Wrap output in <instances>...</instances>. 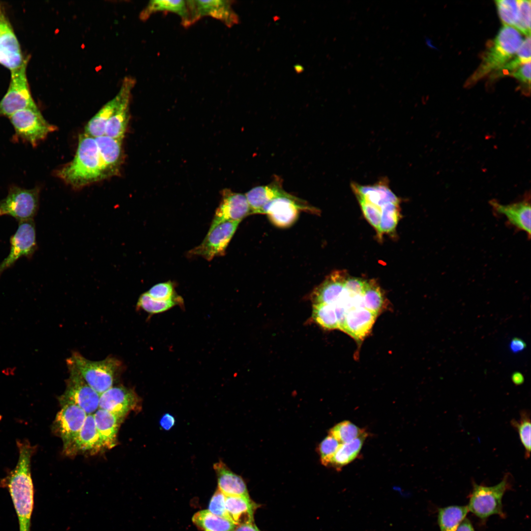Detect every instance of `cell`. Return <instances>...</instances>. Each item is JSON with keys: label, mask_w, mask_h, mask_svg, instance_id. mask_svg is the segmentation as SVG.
I'll list each match as a JSON object with an SVG mask.
<instances>
[{"label": "cell", "mask_w": 531, "mask_h": 531, "mask_svg": "<svg viewBox=\"0 0 531 531\" xmlns=\"http://www.w3.org/2000/svg\"><path fill=\"white\" fill-rule=\"evenodd\" d=\"M19 459L16 467L1 480L7 488L18 518L20 531H30L33 507V486L31 459L35 447L27 440L17 441Z\"/></svg>", "instance_id": "6da1fadb"}, {"label": "cell", "mask_w": 531, "mask_h": 531, "mask_svg": "<svg viewBox=\"0 0 531 531\" xmlns=\"http://www.w3.org/2000/svg\"><path fill=\"white\" fill-rule=\"evenodd\" d=\"M56 174L75 188L107 178L94 138L85 133L80 134L73 159L58 170Z\"/></svg>", "instance_id": "7a4b0ae2"}, {"label": "cell", "mask_w": 531, "mask_h": 531, "mask_svg": "<svg viewBox=\"0 0 531 531\" xmlns=\"http://www.w3.org/2000/svg\"><path fill=\"white\" fill-rule=\"evenodd\" d=\"M523 41L521 33L515 28L504 25L491 41L482 56V61L465 86L472 87L490 73L500 69L516 54Z\"/></svg>", "instance_id": "3957f363"}, {"label": "cell", "mask_w": 531, "mask_h": 531, "mask_svg": "<svg viewBox=\"0 0 531 531\" xmlns=\"http://www.w3.org/2000/svg\"><path fill=\"white\" fill-rule=\"evenodd\" d=\"M71 357L86 383L99 395L113 386L121 366L120 360L112 356L91 361L75 352Z\"/></svg>", "instance_id": "277c9868"}, {"label": "cell", "mask_w": 531, "mask_h": 531, "mask_svg": "<svg viewBox=\"0 0 531 531\" xmlns=\"http://www.w3.org/2000/svg\"><path fill=\"white\" fill-rule=\"evenodd\" d=\"M510 484L508 473L494 486H486L473 483L467 505L469 511L482 520L493 515L504 518L502 499L505 492L511 487Z\"/></svg>", "instance_id": "5b68a950"}, {"label": "cell", "mask_w": 531, "mask_h": 531, "mask_svg": "<svg viewBox=\"0 0 531 531\" xmlns=\"http://www.w3.org/2000/svg\"><path fill=\"white\" fill-rule=\"evenodd\" d=\"M29 60L27 57L20 67L11 71L8 89L0 101V117L9 118L18 111L38 108L32 97L27 79Z\"/></svg>", "instance_id": "8992f818"}, {"label": "cell", "mask_w": 531, "mask_h": 531, "mask_svg": "<svg viewBox=\"0 0 531 531\" xmlns=\"http://www.w3.org/2000/svg\"><path fill=\"white\" fill-rule=\"evenodd\" d=\"M14 129L16 140H20L35 147L57 127L48 122L38 108L18 111L9 117Z\"/></svg>", "instance_id": "52a82bcc"}, {"label": "cell", "mask_w": 531, "mask_h": 531, "mask_svg": "<svg viewBox=\"0 0 531 531\" xmlns=\"http://www.w3.org/2000/svg\"><path fill=\"white\" fill-rule=\"evenodd\" d=\"M66 363L69 376L65 390L59 398L60 405L74 404L87 414H93L99 408L100 395L86 383L71 357L67 359Z\"/></svg>", "instance_id": "ba28073f"}, {"label": "cell", "mask_w": 531, "mask_h": 531, "mask_svg": "<svg viewBox=\"0 0 531 531\" xmlns=\"http://www.w3.org/2000/svg\"><path fill=\"white\" fill-rule=\"evenodd\" d=\"M40 188L25 189L11 185L0 201V216L8 215L19 222L33 219L39 205Z\"/></svg>", "instance_id": "9c48e42d"}, {"label": "cell", "mask_w": 531, "mask_h": 531, "mask_svg": "<svg viewBox=\"0 0 531 531\" xmlns=\"http://www.w3.org/2000/svg\"><path fill=\"white\" fill-rule=\"evenodd\" d=\"M318 212L306 202L287 192L266 205L261 214H266L271 223L280 228H287L297 220L300 211Z\"/></svg>", "instance_id": "30bf717a"}, {"label": "cell", "mask_w": 531, "mask_h": 531, "mask_svg": "<svg viewBox=\"0 0 531 531\" xmlns=\"http://www.w3.org/2000/svg\"><path fill=\"white\" fill-rule=\"evenodd\" d=\"M240 221H225L210 226L203 241L187 253L189 257L200 256L208 261L223 256Z\"/></svg>", "instance_id": "8fae6325"}, {"label": "cell", "mask_w": 531, "mask_h": 531, "mask_svg": "<svg viewBox=\"0 0 531 531\" xmlns=\"http://www.w3.org/2000/svg\"><path fill=\"white\" fill-rule=\"evenodd\" d=\"M8 255L0 263V276L20 258L30 259L37 249L36 229L33 219L19 222L16 232L10 239Z\"/></svg>", "instance_id": "7c38bea8"}, {"label": "cell", "mask_w": 531, "mask_h": 531, "mask_svg": "<svg viewBox=\"0 0 531 531\" xmlns=\"http://www.w3.org/2000/svg\"><path fill=\"white\" fill-rule=\"evenodd\" d=\"M57 413L55 427L61 438L63 450L67 453L82 428L87 414L78 406L71 403L61 404Z\"/></svg>", "instance_id": "4fadbf2b"}, {"label": "cell", "mask_w": 531, "mask_h": 531, "mask_svg": "<svg viewBox=\"0 0 531 531\" xmlns=\"http://www.w3.org/2000/svg\"><path fill=\"white\" fill-rule=\"evenodd\" d=\"M25 59L4 7L0 4V64L11 71L20 67Z\"/></svg>", "instance_id": "5bb4252c"}, {"label": "cell", "mask_w": 531, "mask_h": 531, "mask_svg": "<svg viewBox=\"0 0 531 531\" xmlns=\"http://www.w3.org/2000/svg\"><path fill=\"white\" fill-rule=\"evenodd\" d=\"M140 405L141 399L135 390L123 386H112L100 395L99 408L122 419Z\"/></svg>", "instance_id": "9a60e30c"}, {"label": "cell", "mask_w": 531, "mask_h": 531, "mask_svg": "<svg viewBox=\"0 0 531 531\" xmlns=\"http://www.w3.org/2000/svg\"><path fill=\"white\" fill-rule=\"evenodd\" d=\"M135 84V80L131 77H126L124 79L118 93L89 120L86 125L84 133L93 138L104 135L108 121L122 102L131 96V90Z\"/></svg>", "instance_id": "2e32d148"}, {"label": "cell", "mask_w": 531, "mask_h": 531, "mask_svg": "<svg viewBox=\"0 0 531 531\" xmlns=\"http://www.w3.org/2000/svg\"><path fill=\"white\" fill-rule=\"evenodd\" d=\"M221 199L216 209L210 226L225 221H241L246 216L252 214L245 194L223 189Z\"/></svg>", "instance_id": "e0dca14e"}, {"label": "cell", "mask_w": 531, "mask_h": 531, "mask_svg": "<svg viewBox=\"0 0 531 531\" xmlns=\"http://www.w3.org/2000/svg\"><path fill=\"white\" fill-rule=\"evenodd\" d=\"M194 23L204 16H210L228 27L237 24L239 18L232 8V1L221 0H189Z\"/></svg>", "instance_id": "ac0fdd59"}, {"label": "cell", "mask_w": 531, "mask_h": 531, "mask_svg": "<svg viewBox=\"0 0 531 531\" xmlns=\"http://www.w3.org/2000/svg\"><path fill=\"white\" fill-rule=\"evenodd\" d=\"M494 212L503 215L509 224L531 236V199L528 193L524 199L517 202L502 205L496 200L489 202Z\"/></svg>", "instance_id": "d6986e66"}, {"label": "cell", "mask_w": 531, "mask_h": 531, "mask_svg": "<svg viewBox=\"0 0 531 531\" xmlns=\"http://www.w3.org/2000/svg\"><path fill=\"white\" fill-rule=\"evenodd\" d=\"M377 314L365 307H354L347 311L339 329L356 340H362L371 330Z\"/></svg>", "instance_id": "ffe728a7"}, {"label": "cell", "mask_w": 531, "mask_h": 531, "mask_svg": "<svg viewBox=\"0 0 531 531\" xmlns=\"http://www.w3.org/2000/svg\"><path fill=\"white\" fill-rule=\"evenodd\" d=\"M106 177L118 173L122 164V140L103 135L94 138Z\"/></svg>", "instance_id": "44dd1931"}, {"label": "cell", "mask_w": 531, "mask_h": 531, "mask_svg": "<svg viewBox=\"0 0 531 531\" xmlns=\"http://www.w3.org/2000/svg\"><path fill=\"white\" fill-rule=\"evenodd\" d=\"M347 278L346 272L342 271H335L328 275L313 291L311 299L313 304L336 303L344 290Z\"/></svg>", "instance_id": "7402d4cb"}, {"label": "cell", "mask_w": 531, "mask_h": 531, "mask_svg": "<svg viewBox=\"0 0 531 531\" xmlns=\"http://www.w3.org/2000/svg\"><path fill=\"white\" fill-rule=\"evenodd\" d=\"M103 448L93 414H88L85 423L67 454L98 452Z\"/></svg>", "instance_id": "603a6c76"}, {"label": "cell", "mask_w": 531, "mask_h": 531, "mask_svg": "<svg viewBox=\"0 0 531 531\" xmlns=\"http://www.w3.org/2000/svg\"><path fill=\"white\" fill-rule=\"evenodd\" d=\"M286 193L282 187V180L276 177L269 184L252 188L245 195L253 214H261L266 205Z\"/></svg>", "instance_id": "cb8c5ba5"}, {"label": "cell", "mask_w": 531, "mask_h": 531, "mask_svg": "<svg viewBox=\"0 0 531 531\" xmlns=\"http://www.w3.org/2000/svg\"><path fill=\"white\" fill-rule=\"evenodd\" d=\"M213 468L217 475L218 488L225 496H249L243 479L231 471L222 460L215 463Z\"/></svg>", "instance_id": "d4e9b609"}, {"label": "cell", "mask_w": 531, "mask_h": 531, "mask_svg": "<svg viewBox=\"0 0 531 531\" xmlns=\"http://www.w3.org/2000/svg\"><path fill=\"white\" fill-rule=\"evenodd\" d=\"M259 505L249 496H226L225 507L228 516L236 526L254 522V514Z\"/></svg>", "instance_id": "484cf974"}, {"label": "cell", "mask_w": 531, "mask_h": 531, "mask_svg": "<svg viewBox=\"0 0 531 531\" xmlns=\"http://www.w3.org/2000/svg\"><path fill=\"white\" fill-rule=\"evenodd\" d=\"M93 414L103 448L114 447L117 443L118 428L123 419L99 408Z\"/></svg>", "instance_id": "4316f807"}, {"label": "cell", "mask_w": 531, "mask_h": 531, "mask_svg": "<svg viewBox=\"0 0 531 531\" xmlns=\"http://www.w3.org/2000/svg\"><path fill=\"white\" fill-rule=\"evenodd\" d=\"M159 11L174 13L180 16L185 27L193 24L188 0H155L150 1L142 11L140 17L146 20L153 13Z\"/></svg>", "instance_id": "83f0119b"}, {"label": "cell", "mask_w": 531, "mask_h": 531, "mask_svg": "<svg viewBox=\"0 0 531 531\" xmlns=\"http://www.w3.org/2000/svg\"><path fill=\"white\" fill-rule=\"evenodd\" d=\"M130 97L126 98L108 121L105 134L113 138L122 140L130 118Z\"/></svg>", "instance_id": "f1b7e54d"}, {"label": "cell", "mask_w": 531, "mask_h": 531, "mask_svg": "<svg viewBox=\"0 0 531 531\" xmlns=\"http://www.w3.org/2000/svg\"><path fill=\"white\" fill-rule=\"evenodd\" d=\"M192 521L203 531H234L236 527L230 520L214 514L208 510L195 513Z\"/></svg>", "instance_id": "f546056e"}, {"label": "cell", "mask_w": 531, "mask_h": 531, "mask_svg": "<svg viewBox=\"0 0 531 531\" xmlns=\"http://www.w3.org/2000/svg\"><path fill=\"white\" fill-rule=\"evenodd\" d=\"M367 437L364 432L353 441L341 443L332 457L329 465L339 469L352 462L357 456Z\"/></svg>", "instance_id": "4dcf8cb0"}, {"label": "cell", "mask_w": 531, "mask_h": 531, "mask_svg": "<svg viewBox=\"0 0 531 531\" xmlns=\"http://www.w3.org/2000/svg\"><path fill=\"white\" fill-rule=\"evenodd\" d=\"M468 512L467 506L450 505L439 508L438 523L440 531H456Z\"/></svg>", "instance_id": "1f68e13d"}, {"label": "cell", "mask_w": 531, "mask_h": 531, "mask_svg": "<svg viewBox=\"0 0 531 531\" xmlns=\"http://www.w3.org/2000/svg\"><path fill=\"white\" fill-rule=\"evenodd\" d=\"M183 298L179 295L168 300H160L152 298L146 292L139 297L137 308L149 315H155L167 311L176 306L183 307Z\"/></svg>", "instance_id": "d6a6232c"}, {"label": "cell", "mask_w": 531, "mask_h": 531, "mask_svg": "<svg viewBox=\"0 0 531 531\" xmlns=\"http://www.w3.org/2000/svg\"><path fill=\"white\" fill-rule=\"evenodd\" d=\"M312 318L316 323L324 329H339V323L333 304H313Z\"/></svg>", "instance_id": "836d02e7"}, {"label": "cell", "mask_w": 531, "mask_h": 531, "mask_svg": "<svg viewBox=\"0 0 531 531\" xmlns=\"http://www.w3.org/2000/svg\"><path fill=\"white\" fill-rule=\"evenodd\" d=\"M400 216L399 203L389 202L382 207L381 221L378 232L379 236L384 233L393 232Z\"/></svg>", "instance_id": "e575fe53"}, {"label": "cell", "mask_w": 531, "mask_h": 531, "mask_svg": "<svg viewBox=\"0 0 531 531\" xmlns=\"http://www.w3.org/2000/svg\"><path fill=\"white\" fill-rule=\"evenodd\" d=\"M362 300L364 307L377 315L381 312L385 303L381 290L374 280L367 282Z\"/></svg>", "instance_id": "d590c367"}, {"label": "cell", "mask_w": 531, "mask_h": 531, "mask_svg": "<svg viewBox=\"0 0 531 531\" xmlns=\"http://www.w3.org/2000/svg\"><path fill=\"white\" fill-rule=\"evenodd\" d=\"M520 416L519 420H511V424L518 433L520 441L525 449V457L528 459L531 453L530 413L528 411L523 410L520 413Z\"/></svg>", "instance_id": "8d00e7d4"}, {"label": "cell", "mask_w": 531, "mask_h": 531, "mask_svg": "<svg viewBox=\"0 0 531 531\" xmlns=\"http://www.w3.org/2000/svg\"><path fill=\"white\" fill-rule=\"evenodd\" d=\"M364 431L351 421L345 420L337 424L329 431V435L341 443L349 442Z\"/></svg>", "instance_id": "74e56055"}, {"label": "cell", "mask_w": 531, "mask_h": 531, "mask_svg": "<svg viewBox=\"0 0 531 531\" xmlns=\"http://www.w3.org/2000/svg\"><path fill=\"white\" fill-rule=\"evenodd\" d=\"M495 3L503 25L514 27L518 18L519 0H497Z\"/></svg>", "instance_id": "f35d334b"}, {"label": "cell", "mask_w": 531, "mask_h": 531, "mask_svg": "<svg viewBox=\"0 0 531 531\" xmlns=\"http://www.w3.org/2000/svg\"><path fill=\"white\" fill-rule=\"evenodd\" d=\"M531 0H519L518 20L514 28L527 36H531Z\"/></svg>", "instance_id": "ab89813d"}, {"label": "cell", "mask_w": 531, "mask_h": 531, "mask_svg": "<svg viewBox=\"0 0 531 531\" xmlns=\"http://www.w3.org/2000/svg\"><path fill=\"white\" fill-rule=\"evenodd\" d=\"M147 293L152 298L160 300H168L178 295L174 284L170 281L154 285Z\"/></svg>", "instance_id": "60d3db41"}, {"label": "cell", "mask_w": 531, "mask_h": 531, "mask_svg": "<svg viewBox=\"0 0 531 531\" xmlns=\"http://www.w3.org/2000/svg\"><path fill=\"white\" fill-rule=\"evenodd\" d=\"M340 444V442L330 435L321 442L319 446V450L323 465H329L332 457Z\"/></svg>", "instance_id": "b9f144b4"}, {"label": "cell", "mask_w": 531, "mask_h": 531, "mask_svg": "<svg viewBox=\"0 0 531 531\" xmlns=\"http://www.w3.org/2000/svg\"><path fill=\"white\" fill-rule=\"evenodd\" d=\"M358 201L366 219L378 232L381 221L382 207L362 200Z\"/></svg>", "instance_id": "7bdbcfd3"}, {"label": "cell", "mask_w": 531, "mask_h": 531, "mask_svg": "<svg viewBox=\"0 0 531 531\" xmlns=\"http://www.w3.org/2000/svg\"><path fill=\"white\" fill-rule=\"evenodd\" d=\"M226 496L218 489L210 501L208 510L212 513L230 520L225 507Z\"/></svg>", "instance_id": "ee69618b"}, {"label": "cell", "mask_w": 531, "mask_h": 531, "mask_svg": "<svg viewBox=\"0 0 531 531\" xmlns=\"http://www.w3.org/2000/svg\"><path fill=\"white\" fill-rule=\"evenodd\" d=\"M367 284V281L358 278L348 277L346 278L344 288L349 292L358 295H362Z\"/></svg>", "instance_id": "f6af8a7d"}, {"label": "cell", "mask_w": 531, "mask_h": 531, "mask_svg": "<svg viewBox=\"0 0 531 531\" xmlns=\"http://www.w3.org/2000/svg\"><path fill=\"white\" fill-rule=\"evenodd\" d=\"M531 62L524 63L513 71L510 75L518 80L524 86L530 89Z\"/></svg>", "instance_id": "bcb514c9"}, {"label": "cell", "mask_w": 531, "mask_h": 531, "mask_svg": "<svg viewBox=\"0 0 531 531\" xmlns=\"http://www.w3.org/2000/svg\"><path fill=\"white\" fill-rule=\"evenodd\" d=\"M516 55L523 63L531 62V36L523 40Z\"/></svg>", "instance_id": "7dc6e473"}, {"label": "cell", "mask_w": 531, "mask_h": 531, "mask_svg": "<svg viewBox=\"0 0 531 531\" xmlns=\"http://www.w3.org/2000/svg\"><path fill=\"white\" fill-rule=\"evenodd\" d=\"M176 423L175 418L169 413H164L160 418L159 425L160 428L165 431L172 429Z\"/></svg>", "instance_id": "c3c4849f"}, {"label": "cell", "mask_w": 531, "mask_h": 531, "mask_svg": "<svg viewBox=\"0 0 531 531\" xmlns=\"http://www.w3.org/2000/svg\"><path fill=\"white\" fill-rule=\"evenodd\" d=\"M234 531H261L254 522L236 526Z\"/></svg>", "instance_id": "681fc988"}, {"label": "cell", "mask_w": 531, "mask_h": 531, "mask_svg": "<svg viewBox=\"0 0 531 531\" xmlns=\"http://www.w3.org/2000/svg\"><path fill=\"white\" fill-rule=\"evenodd\" d=\"M456 531H475L471 521L465 518L460 524Z\"/></svg>", "instance_id": "f907efd6"}, {"label": "cell", "mask_w": 531, "mask_h": 531, "mask_svg": "<svg viewBox=\"0 0 531 531\" xmlns=\"http://www.w3.org/2000/svg\"><path fill=\"white\" fill-rule=\"evenodd\" d=\"M512 348L515 351L520 350L523 348V344L522 342L515 341L512 343Z\"/></svg>", "instance_id": "816d5d0a"}]
</instances>
